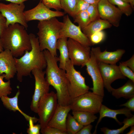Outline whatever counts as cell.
Returning a JSON list of instances; mask_svg holds the SVG:
<instances>
[{
  "mask_svg": "<svg viewBox=\"0 0 134 134\" xmlns=\"http://www.w3.org/2000/svg\"><path fill=\"white\" fill-rule=\"evenodd\" d=\"M130 4L134 9V0H130Z\"/></svg>",
  "mask_w": 134,
  "mask_h": 134,
  "instance_id": "bcb514c9",
  "label": "cell"
},
{
  "mask_svg": "<svg viewBox=\"0 0 134 134\" xmlns=\"http://www.w3.org/2000/svg\"><path fill=\"white\" fill-rule=\"evenodd\" d=\"M61 6L65 12L74 18L77 0H60Z\"/></svg>",
  "mask_w": 134,
  "mask_h": 134,
  "instance_id": "f1b7e54d",
  "label": "cell"
},
{
  "mask_svg": "<svg viewBox=\"0 0 134 134\" xmlns=\"http://www.w3.org/2000/svg\"><path fill=\"white\" fill-rule=\"evenodd\" d=\"M5 0L10 2L11 3L20 4L23 3L24 2L28 0Z\"/></svg>",
  "mask_w": 134,
  "mask_h": 134,
  "instance_id": "b9f144b4",
  "label": "cell"
},
{
  "mask_svg": "<svg viewBox=\"0 0 134 134\" xmlns=\"http://www.w3.org/2000/svg\"><path fill=\"white\" fill-rule=\"evenodd\" d=\"M105 37V32L101 30L93 34L88 38L92 45L101 42L104 39Z\"/></svg>",
  "mask_w": 134,
  "mask_h": 134,
  "instance_id": "1f68e13d",
  "label": "cell"
},
{
  "mask_svg": "<svg viewBox=\"0 0 134 134\" xmlns=\"http://www.w3.org/2000/svg\"><path fill=\"white\" fill-rule=\"evenodd\" d=\"M43 52L47 63L45 71L46 80L56 90L58 104L62 106L69 105L71 100L68 92L65 70L58 66L59 57L52 55L47 50Z\"/></svg>",
  "mask_w": 134,
  "mask_h": 134,
  "instance_id": "6da1fadb",
  "label": "cell"
},
{
  "mask_svg": "<svg viewBox=\"0 0 134 134\" xmlns=\"http://www.w3.org/2000/svg\"><path fill=\"white\" fill-rule=\"evenodd\" d=\"M100 18L108 22L112 25L118 27L123 13L108 0H100L98 3Z\"/></svg>",
  "mask_w": 134,
  "mask_h": 134,
  "instance_id": "5bb4252c",
  "label": "cell"
},
{
  "mask_svg": "<svg viewBox=\"0 0 134 134\" xmlns=\"http://www.w3.org/2000/svg\"><path fill=\"white\" fill-rule=\"evenodd\" d=\"M65 71L68 92L71 100L89 91L90 88L86 83L85 78L75 69L70 60L66 64Z\"/></svg>",
  "mask_w": 134,
  "mask_h": 134,
  "instance_id": "5b68a950",
  "label": "cell"
},
{
  "mask_svg": "<svg viewBox=\"0 0 134 134\" xmlns=\"http://www.w3.org/2000/svg\"><path fill=\"white\" fill-rule=\"evenodd\" d=\"M121 63L124 65L130 68L134 72V55L133 54L132 57L128 60Z\"/></svg>",
  "mask_w": 134,
  "mask_h": 134,
  "instance_id": "60d3db41",
  "label": "cell"
},
{
  "mask_svg": "<svg viewBox=\"0 0 134 134\" xmlns=\"http://www.w3.org/2000/svg\"><path fill=\"white\" fill-rule=\"evenodd\" d=\"M86 2L90 4L98 3L100 0H83Z\"/></svg>",
  "mask_w": 134,
  "mask_h": 134,
  "instance_id": "7bdbcfd3",
  "label": "cell"
},
{
  "mask_svg": "<svg viewBox=\"0 0 134 134\" xmlns=\"http://www.w3.org/2000/svg\"><path fill=\"white\" fill-rule=\"evenodd\" d=\"M122 123L124 124L123 126L117 129L111 130L104 127L100 128V131L104 134H120L122 133L128 127L134 125V115L130 117L124 119Z\"/></svg>",
  "mask_w": 134,
  "mask_h": 134,
  "instance_id": "d4e9b609",
  "label": "cell"
},
{
  "mask_svg": "<svg viewBox=\"0 0 134 134\" xmlns=\"http://www.w3.org/2000/svg\"><path fill=\"white\" fill-rule=\"evenodd\" d=\"M72 113V116L76 120L83 126L91 124L97 118L95 114L89 112L73 111Z\"/></svg>",
  "mask_w": 134,
  "mask_h": 134,
  "instance_id": "cb8c5ba5",
  "label": "cell"
},
{
  "mask_svg": "<svg viewBox=\"0 0 134 134\" xmlns=\"http://www.w3.org/2000/svg\"><path fill=\"white\" fill-rule=\"evenodd\" d=\"M63 21L64 24L60 32L59 38H69L84 45L90 47L92 45L89 39L82 32L80 28L72 23L68 15L64 17Z\"/></svg>",
  "mask_w": 134,
  "mask_h": 134,
  "instance_id": "8fae6325",
  "label": "cell"
},
{
  "mask_svg": "<svg viewBox=\"0 0 134 134\" xmlns=\"http://www.w3.org/2000/svg\"><path fill=\"white\" fill-rule=\"evenodd\" d=\"M74 18V22L77 23L81 30L86 27L91 22L86 10L81 12L75 14Z\"/></svg>",
  "mask_w": 134,
  "mask_h": 134,
  "instance_id": "83f0119b",
  "label": "cell"
},
{
  "mask_svg": "<svg viewBox=\"0 0 134 134\" xmlns=\"http://www.w3.org/2000/svg\"><path fill=\"white\" fill-rule=\"evenodd\" d=\"M6 20L0 11V37L6 28Z\"/></svg>",
  "mask_w": 134,
  "mask_h": 134,
  "instance_id": "f35d334b",
  "label": "cell"
},
{
  "mask_svg": "<svg viewBox=\"0 0 134 134\" xmlns=\"http://www.w3.org/2000/svg\"><path fill=\"white\" fill-rule=\"evenodd\" d=\"M43 134H67V133L63 132L57 128L47 126L41 131Z\"/></svg>",
  "mask_w": 134,
  "mask_h": 134,
  "instance_id": "8d00e7d4",
  "label": "cell"
},
{
  "mask_svg": "<svg viewBox=\"0 0 134 134\" xmlns=\"http://www.w3.org/2000/svg\"><path fill=\"white\" fill-rule=\"evenodd\" d=\"M24 14L26 20L28 22L33 20L40 21L55 17H61L64 16L65 13L60 11L51 10L46 6L41 0L34 8L24 11Z\"/></svg>",
  "mask_w": 134,
  "mask_h": 134,
  "instance_id": "4fadbf2b",
  "label": "cell"
},
{
  "mask_svg": "<svg viewBox=\"0 0 134 134\" xmlns=\"http://www.w3.org/2000/svg\"><path fill=\"white\" fill-rule=\"evenodd\" d=\"M112 4L116 5L122 13L127 16H130L132 13L133 9L130 4L122 0H108Z\"/></svg>",
  "mask_w": 134,
  "mask_h": 134,
  "instance_id": "4316f807",
  "label": "cell"
},
{
  "mask_svg": "<svg viewBox=\"0 0 134 134\" xmlns=\"http://www.w3.org/2000/svg\"><path fill=\"white\" fill-rule=\"evenodd\" d=\"M63 24L56 17L39 21L37 34L42 51L47 50L52 55L57 56V44Z\"/></svg>",
  "mask_w": 134,
  "mask_h": 134,
  "instance_id": "277c9868",
  "label": "cell"
},
{
  "mask_svg": "<svg viewBox=\"0 0 134 134\" xmlns=\"http://www.w3.org/2000/svg\"><path fill=\"white\" fill-rule=\"evenodd\" d=\"M71 110L70 105L62 106L58 104L55 112L47 126L57 128L67 133L66 122L68 114Z\"/></svg>",
  "mask_w": 134,
  "mask_h": 134,
  "instance_id": "ac0fdd59",
  "label": "cell"
},
{
  "mask_svg": "<svg viewBox=\"0 0 134 134\" xmlns=\"http://www.w3.org/2000/svg\"><path fill=\"white\" fill-rule=\"evenodd\" d=\"M32 73L34 78L35 87L30 108L32 111L37 113L40 99L43 95L49 93L50 85L45 77V71L35 69L32 70Z\"/></svg>",
  "mask_w": 134,
  "mask_h": 134,
  "instance_id": "30bf717a",
  "label": "cell"
},
{
  "mask_svg": "<svg viewBox=\"0 0 134 134\" xmlns=\"http://www.w3.org/2000/svg\"><path fill=\"white\" fill-rule=\"evenodd\" d=\"M25 5L24 3L8 4L0 3V11L6 20V27L10 25L19 24L26 29L28 27L24 14Z\"/></svg>",
  "mask_w": 134,
  "mask_h": 134,
  "instance_id": "ba28073f",
  "label": "cell"
},
{
  "mask_svg": "<svg viewBox=\"0 0 134 134\" xmlns=\"http://www.w3.org/2000/svg\"><path fill=\"white\" fill-rule=\"evenodd\" d=\"M103 97L89 91L71 100L70 105L71 110L83 111L95 114L99 112Z\"/></svg>",
  "mask_w": 134,
  "mask_h": 134,
  "instance_id": "8992f818",
  "label": "cell"
},
{
  "mask_svg": "<svg viewBox=\"0 0 134 134\" xmlns=\"http://www.w3.org/2000/svg\"><path fill=\"white\" fill-rule=\"evenodd\" d=\"M126 2L129 3H130V0H122Z\"/></svg>",
  "mask_w": 134,
  "mask_h": 134,
  "instance_id": "7dc6e473",
  "label": "cell"
},
{
  "mask_svg": "<svg viewBox=\"0 0 134 134\" xmlns=\"http://www.w3.org/2000/svg\"><path fill=\"white\" fill-rule=\"evenodd\" d=\"M41 0L44 4L50 9L53 8L56 11H60L63 9L60 0Z\"/></svg>",
  "mask_w": 134,
  "mask_h": 134,
  "instance_id": "836d02e7",
  "label": "cell"
},
{
  "mask_svg": "<svg viewBox=\"0 0 134 134\" xmlns=\"http://www.w3.org/2000/svg\"><path fill=\"white\" fill-rule=\"evenodd\" d=\"M115 98L129 99L134 96V82L129 79L124 85L117 89L113 88L111 92Z\"/></svg>",
  "mask_w": 134,
  "mask_h": 134,
  "instance_id": "603a6c76",
  "label": "cell"
},
{
  "mask_svg": "<svg viewBox=\"0 0 134 134\" xmlns=\"http://www.w3.org/2000/svg\"><path fill=\"white\" fill-rule=\"evenodd\" d=\"M85 66L87 71L93 81V87L90 89L94 93L104 97V87L99 67V62L91 51L90 58Z\"/></svg>",
  "mask_w": 134,
  "mask_h": 134,
  "instance_id": "7c38bea8",
  "label": "cell"
},
{
  "mask_svg": "<svg viewBox=\"0 0 134 134\" xmlns=\"http://www.w3.org/2000/svg\"><path fill=\"white\" fill-rule=\"evenodd\" d=\"M99 66L102 79L104 87L109 92L113 88L111 85L113 82L119 79H125L119 66L116 64H109L99 62Z\"/></svg>",
  "mask_w": 134,
  "mask_h": 134,
  "instance_id": "9a60e30c",
  "label": "cell"
},
{
  "mask_svg": "<svg viewBox=\"0 0 134 134\" xmlns=\"http://www.w3.org/2000/svg\"><path fill=\"white\" fill-rule=\"evenodd\" d=\"M83 126L76 120L72 115L68 113L66 122L67 134H76Z\"/></svg>",
  "mask_w": 134,
  "mask_h": 134,
  "instance_id": "484cf974",
  "label": "cell"
},
{
  "mask_svg": "<svg viewBox=\"0 0 134 134\" xmlns=\"http://www.w3.org/2000/svg\"><path fill=\"white\" fill-rule=\"evenodd\" d=\"M16 73L14 57L10 50H4L0 53V75L4 74L5 79L8 80Z\"/></svg>",
  "mask_w": 134,
  "mask_h": 134,
  "instance_id": "2e32d148",
  "label": "cell"
},
{
  "mask_svg": "<svg viewBox=\"0 0 134 134\" xmlns=\"http://www.w3.org/2000/svg\"><path fill=\"white\" fill-rule=\"evenodd\" d=\"M5 76L4 74L0 75V99L2 96L10 95L12 91L10 80L6 82L3 81Z\"/></svg>",
  "mask_w": 134,
  "mask_h": 134,
  "instance_id": "f546056e",
  "label": "cell"
},
{
  "mask_svg": "<svg viewBox=\"0 0 134 134\" xmlns=\"http://www.w3.org/2000/svg\"><path fill=\"white\" fill-rule=\"evenodd\" d=\"M90 4L83 0H77L74 11V16L80 12L86 10Z\"/></svg>",
  "mask_w": 134,
  "mask_h": 134,
  "instance_id": "d590c367",
  "label": "cell"
},
{
  "mask_svg": "<svg viewBox=\"0 0 134 134\" xmlns=\"http://www.w3.org/2000/svg\"><path fill=\"white\" fill-rule=\"evenodd\" d=\"M4 49L1 38L0 37V53L3 51Z\"/></svg>",
  "mask_w": 134,
  "mask_h": 134,
  "instance_id": "f6af8a7d",
  "label": "cell"
},
{
  "mask_svg": "<svg viewBox=\"0 0 134 134\" xmlns=\"http://www.w3.org/2000/svg\"><path fill=\"white\" fill-rule=\"evenodd\" d=\"M99 113L100 116L95 126V130L93 133L94 134H97L98 125L102 119L104 117L112 118L121 125H122V123L120 122L117 118V116L118 115L123 114L127 118L130 117L133 115L131 113V111L126 107L118 109H113L109 108L102 104L101 106Z\"/></svg>",
  "mask_w": 134,
  "mask_h": 134,
  "instance_id": "d6986e66",
  "label": "cell"
},
{
  "mask_svg": "<svg viewBox=\"0 0 134 134\" xmlns=\"http://www.w3.org/2000/svg\"><path fill=\"white\" fill-rule=\"evenodd\" d=\"M38 119H30L29 121V128L27 129V132L29 134H40V130L41 127L40 124L34 125V123L38 121Z\"/></svg>",
  "mask_w": 134,
  "mask_h": 134,
  "instance_id": "d6a6232c",
  "label": "cell"
},
{
  "mask_svg": "<svg viewBox=\"0 0 134 134\" xmlns=\"http://www.w3.org/2000/svg\"><path fill=\"white\" fill-rule=\"evenodd\" d=\"M119 66L122 73L124 75L134 82V72L121 62L120 63Z\"/></svg>",
  "mask_w": 134,
  "mask_h": 134,
  "instance_id": "e575fe53",
  "label": "cell"
},
{
  "mask_svg": "<svg viewBox=\"0 0 134 134\" xmlns=\"http://www.w3.org/2000/svg\"><path fill=\"white\" fill-rule=\"evenodd\" d=\"M112 26L107 21L100 18L91 22L81 30L89 38L93 34L104 29L110 28Z\"/></svg>",
  "mask_w": 134,
  "mask_h": 134,
  "instance_id": "44dd1931",
  "label": "cell"
},
{
  "mask_svg": "<svg viewBox=\"0 0 134 134\" xmlns=\"http://www.w3.org/2000/svg\"><path fill=\"white\" fill-rule=\"evenodd\" d=\"M93 126L91 124L83 126L76 134H91Z\"/></svg>",
  "mask_w": 134,
  "mask_h": 134,
  "instance_id": "ab89813d",
  "label": "cell"
},
{
  "mask_svg": "<svg viewBox=\"0 0 134 134\" xmlns=\"http://www.w3.org/2000/svg\"><path fill=\"white\" fill-rule=\"evenodd\" d=\"M119 106H125L131 111H134V96L129 99L126 103L121 104Z\"/></svg>",
  "mask_w": 134,
  "mask_h": 134,
  "instance_id": "74e56055",
  "label": "cell"
},
{
  "mask_svg": "<svg viewBox=\"0 0 134 134\" xmlns=\"http://www.w3.org/2000/svg\"><path fill=\"white\" fill-rule=\"evenodd\" d=\"M130 130L126 134H134V125L131 126Z\"/></svg>",
  "mask_w": 134,
  "mask_h": 134,
  "instance_id": "ee69618b",
  "label": "cell"
},
{
  "mask_svg": "<svg viewBox=\"0 0 134 134\" xmlns=\"http://www.w3.org/2000/svg\"><path fill=\"white\" fill-rule=\"evenodd\" d=\"M91 51L99 62L109 64H116L125 52L124 50L122 49L112 52L108 51L106 49L102 52L99 47H92Z\"/></svg>",
  "mask_w": 134,
  "mask_h": 134,
  "instance_id": "e0dca14e",
  "label": "cell"
},
{
  "mask_svg": "<svg viewBox=\"0 0 134 134\" xmlns=\"http://www.w3.org/2000/svg\"><path fill=\"white\" fill-rule=\"evenodd\" d=\"M58 104L56 94L53 91L44 95L40 98L38 105L37 113L41 131L47 126Z\"/></svg>",
  "mask_w": 134,
  "mask_h": 134,
  "instance_id": "52a82bcc",
  "label": "cell"
},
{
  "mask_svg": "<svg viewBox=\"0 0 134 134\" xmlns=\"http://www.w3.org/2000/svg\"><path fill=\"white\" fill-rule=\"evenodd\" d=\"M23 26L18 23L7 27L0 37L4 50L10 51L14 57L22 56L32 49L29 34Z\"/></svg>",
  "mask_w": 134,
  "mask_h": 134,
  "instance_id": "3957f363",
  "label": "cell"
},
{
  "mask_svg": "<svg viewBox=\"0 0 134 134\" xmlns=\"http://www.w3.org/2000/svg\"><path fill=\"white\" fill-rule=\"evenodd\" d=\"M67 45L69 59L74 66H85L90 56V47L70 38L67 40Z\"/></svg>",
  "mask_w": 134,
  "mask_h": 134,
  "instance_id": "9c48e42d",
  "label": "cell"
},
{
  "mask_svg": "<svg viewBox=\"0 0 134 134\" xmlns=\"http://www.w3.org/2000/svg\"><path fill=\"white\" fill-rule=\"evenodd\" d=\"M20 93V91L19 90L15 96L12 98H10L7 96L2 97L0 99L3 105L9 110L14 112L18 111L24 117L27 121H29L30 119H38L36 117H32L27 115L20 109L18 105V98Z\"/></svg>",
  "mask_w": 134,
  "mask_h": 134,
  "instance_id": "ffe728a7",
  "label": "cell"
},
{
  "mask_svg": "<svg viewBox=\"0 0 134 134\" xmlns=\"http://www.w3.org/2000/svg\"><path fill=\"white\" fill-rule=\"evenodd\" d=\"M67 38L62 37L59 38L57 44V49L59 50V67L65 70L66 64L69 60L68 51L67 45Z\"/></svg>",
  "mask_w": 134,
  "mask_h": 134,
  "instance_id": "7402d4cb",
  "label": "cell"
},
{
  "mask_svg": "<svg viewBox=\"0 0 134 134\" xmlns=\"http://www.w3.org/2000/svg\"><path fill=\"white\" fill-rule=\"evenodd\" d=\"M29 34L31 49L25 51L19 58L14 57L17 78L20 82L22 81L23 77L30 75L34 69L43 70L47 66L45 58L43 51L40 48L38 37L32 33Z\"/></svg>",
  "mask_w": 134,
  "mask_h": 134,
  "instance_id": "7a4b0ae2",
  "label": "cell"
},
{
  "mask_svg": "<svg viewBox=\"0 0 134 134\" xmlns=\"http://www.w3.org/2000/svg\"><path fill=\"white\" fill-rule=\"evenodd\" d=\"M86 11L91 22L100 18L98 9V3L90 4Z\"/></svg>",
  "mask_w": 134,
  "mask_h": 134,
  "instance_id": "4dcf8cb0",
  "label": "cell"
}]
</instances>
